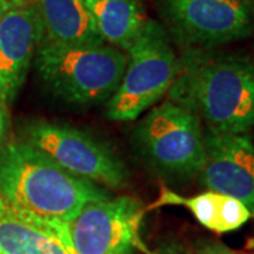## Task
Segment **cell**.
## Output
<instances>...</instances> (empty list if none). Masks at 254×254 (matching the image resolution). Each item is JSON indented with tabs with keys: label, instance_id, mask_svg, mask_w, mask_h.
Returning <instances> with one entry per match:
<instances>
[{
	"label": "cell",
	"instance_id": "obj_1",
	"mask_svg": "<svg viewBox=\"0 0 254 254\" xmlns=\"http://www.w3.org/2000/svg\"><path fill=\"white\" fill-rule=\"evenodd\" d=\"M168 100L195 113L209 131L242 134L254 126V63L243 55L185 50Z\"/></svg>",
	"mask_w": 254,
	"mask_h": 254
},
{
	"label": "cell",
	"instance_id": "obj_2",
	"mask_svg": "<svg viewBox=\"0 0 254 254\" xmlns=\"http://www.w3.org/2000/svg\"><path fill=\"white\" fill-rule=\"evenodd\" d=\"M0 195L23 210L64 223L86 203L110 198L105 188L68 173L26 141L0 151Z\"/></svg>",
	"mask_w": 254,
	"mask_h": 254
},
{
	"label": "cell",
	"instance_id": "obj_3",
	"mask_svg": "<svg viewBox=\"0 0 254 254\" xmlns=\"http://www.w3.org/2000/svg\"><path fill=\"white\" fill-rule=\"evenodd\" d=\"M127 57L109 44L57 46L41 41L36 68L46 88L75 106L109 100L126 69Z\"/></svg>",
	"mask_w": 254,
	"mask_h": 254
},
{
	"label": "cell",
	"instance_id": "obj_4",
	"mask_svg": "<svg viewBox=\"0 0 254 254\" xmlns=\"http://www.w3.org/2000/svg\"><path fill=\"white\" fill-rule=\"evenodd\" d=\"M180 68L168 33L147 20L134 44L127 50V64L116 92L108 100L106 116L131 122L171 89Z\"/></svg>",
	"mask_w": 254,
	"mask_h": 254
},
{
	"label": "cell",
	"instance_id": "obj_5",
	"mask_svg": "<svg viewBox=\"0 0 254 254\" xmlns=\"http://www.w3.org/2000/svg\"><path fill=\"white\" fill-rule=\"evenodd\" d=\"M137 150L160 175L192 178L205 161V141L199 118L167 100L150 110L134 130Z\"/></svg>",
	"mask_w": 254,
	"mask_h": 254
},
{
	"label": "cell",
	"instance_id": "obj_6",
	"mask_svg": "<svg viewBox=\"0 0 254 254\" xmlns=\"http://www.w3.org/2000/svg\"><path fill=\"white\" fill-rule=\"evenodd\" d=\"M24 138L79 178L109 188H122L128 181L123 160L110 147L76 127L36 120L26 126Z\"/></svg>",
	"mask_w": 254,
	"mask_h": 254
},
{
	"label": "cell",
	"instance_id": "obj_7",
	"mask_svg": "<svg viewBox=\"0 0 254 254\" xmlns=\"http://www.w3.org/2000/svg\"><path fill=\"white\" fill-rule=\"evenodd\" d=\"M170 34L187 50H208L254 31L252 0H163Z\"/></svg>",
	"mask_w": 254,
	"mask_h": 254
},
{
	"label": "cell",
	"instance_id": "obj_8",
	"mask_svg": "<svg viewBox=\"0 0 254 254\" xmlns=\"http://www.w3.org/2000/svg\"><path fill=\"white\" fill-rule=\"evenodd\" d=\"M143 215L140 200L118 196L86 203L65 226L75 254H133L144 250L138 235Z\"/></svg>",
	"mask_w": 254,
	"mask_h": 254
},
{
	"label": "cell",
	"instance_id": "obj_9",
	"mask_svg": "<svg viewBox=\"0 0 254 254\" xmlns=\"http://www.w3.org/2000/svg\"><path fill=\"white\" fill-rule=\"evenodd\" d=\"M199 177L209 190L240 200L254 216V144L250 137L209 131Z\"/></svg>",
	"mask_w": 254,
	"mask_h": 254
},
{
	"label": "cell",
	"instance_id": "obj_10",
	"mask_svg": "<svg viewBox=\"0 0 254 254\" xmlns=\"http://www.w3.org/2000/svg\"><path fill=\"white\" fill-rule=\"evenodd\" d=\"M44 28L36 1L21 0L0 21V95L16 99L43 41Z\"/></svg>",
	"mask_w": 254,
	"mask_h": 254
},
{
	"label": "cell",
	"instance_id": "obj_11",
	"mask_svg": "<svg viewBox=\"0 0 254 254\" xmlns=\"http://www.w3.org/2000/svg\"><path fill=\"white\" fill-rule=\"evenodd\" d=\"M0 254H75L64 222L14 206L0 195Z\"/></svg>",
	"mask_w": 254,
	"mask_h": 254
},
{
	"label": "cell",
	"instance_id": "obj_12",
	"mask_svg": "<svg viewBox=\"0 0 254 254\" xmlns=\"http://www.w3.org/2000/svg\"><path fill=\"white\" fill-rule=\"evenodd\" d=\"M43 21V41L57 46L105 44L85 0H36Z\"/></svg>",
	"mask_w": 254,
	"mask_h": 254
},
{
	"label": "cell",
	"instance_id": "obj_13",
	"mask_svg": "<svg viewBox=\"0 0 254 254\" xmlns=\"http://www.w3.org/2000/svg\"><path fill=\"white\" fill-rule=\"evenodd\" d=\"M160 205L185 206L202 226L215 233L237 230L252 218L250 210L240 200L215 190H208L192 198H184L164 188L155 206Z\"/></svg>",
	"mask_w": 254,
	"mask_h": 254
},
{
	"label": "cell",
	"instance_id": "obj_14",
	"mask_svg": "<svg viewBox=\"0 0 254 254\" xmlns=\"http://www.w3.org/2000/svg\"><path fill=\"white\" fill-rule=\"evenodd\" d=\"M105 43L127 51L143 31L147 18L138 0H85Z\"/></svg>",
	"mask_w": 254,
	"mask_h": 254
},
{
	"label": "cell",
	"instance_id": "obj_15",
	"mask_svg": "<svg viewBox=\"0 0 254 254\" xmlns=\"http://www.w3.org/2000/svg\"><path fill=\"white\" fill-rule=\"evenodd\" d=\"M198 254H246L235 252L219 242H206L198 247Z\"/></svg>",
	"mask_w": 254,
	"mask_h": 254
},
{
	"label": "cell",
	"instance_id": "obj_16",
	"mask_svg": "<svg viewBox=\"0 0 254 254\" xmlns=\"http://www.w3.org/2000/svg\"><path fill=\"white\" fill-rule=\"evenodd\" d=\"M7 128H9L7 108H6V102L0 95V151L4 147V141H6V137H7Z\"/></svg>",
	"mask_w": 254,
	"mask_h": 254
},
{
	"label": "cell",
	"instance_id": "obj_17",
	"mask_svg": "<svg viewBox=\"0 0 254 254\" xmlns=\"http://www.w3.org/2000/svg\"><path fill=\"white\" fill-rule=\"evenodd\" d=\"M18 1H21V0H0V21H1V18L4 17V14H6L14 4H17Z\"/></svg>",
	"mask_w": 254,
	"mask_h": 254
},
{
	"label": "cell",
	"instance_id": "obj_18",
	"mask_svg": "<svg viewBox=\"0 0 254 254\" xmlns=\"http://www.w3.org/2000/svg\"><path fill=\"white\" fill-rule=\"evenodd\" d=\"M160 254H190L185 249L182 247H178V246H171V247H167L164 249V252H161Z\"/></svg>",
	"mask_w": 254,
	"mask_h": 254
},
{
	"label": "cell",
	"instance_id": "obj_19",
	"mask_svg": "<svg viewBox=\"0 0 254 254\" xmlns=\"http://www.w3.org/2000/svg\"><path fill=\"white\" fill-rule=\"evenodd\" d=\"M252 1H253V3H254V0H252Z\"/></svg>",
	"mask_w": 254,
	"mask_h": 254
}]
</instances>
